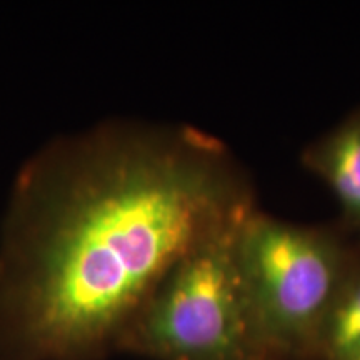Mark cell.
<instances>
[{
  "instance_id": "1",
  "label": "cell",
  "mask_w": 360,
  "mask_h": 360,
  "mask_svg": "<svg viewBox=\"0 0 360 360\" xmlns=\"http://www.w3.org/2000/svg\"><path fill=\"white\" fill-rule=\"evenodd\" d=\"M254 209L227 148L107 120L25 160L0 225V360H103L150 292Z\"/></svg>"
},
{
  "instance_id": "2",
  "label": "cell",
  "mask_w": 360,
  "mask_h": 360,
  "mask_svg": "<svg viewBox=\"0 0 360 360\" xmlns=\"http://www.w3.org/2000/svg\"><path fill=\"white\" fill-rule=\"evenodd\" d=\"M247 214L169 269L125 328L117 354L150 360H269L237 260L238 229Z\"/></svg>"
},
{
  "instance_id": "3",
  "label": "cell",
  "mask_w": 360,
  "mask_h": 360,
  "mask_svg": "<svg viewBox=\"0 0 360 360\" xmlns=\"http://www.w3.org/2000/svg\"><path fill=\"white\" fill-rule=\"evenodd\" d=\"M237 260L265 357H310L315 337L355 260L314 229L252 209L238 229Z\"/></svg>"
},
{
  "instance_id": "4",
  "label": "cell",
  "mask_w": 360,
  "mask_h": 360,
  "mask_svg": "<svg viewBox=\"0 0 360 360\" xmlns=\"http://www.w3.org/2000/svg\"><path fill=\"white\" fill-rule=\"evenodd\" d=\"M305 162L360 224V114L310 148Z\"/></svg>"
},
{
  "instance_id": "5",
  "label": "cell",
  "mask_w": 360,
  "mask_h": 360,
  "mask_svg": "<svg viewBox=\"0 0 360 360\" xmlns=\"http://www.w3.org/2000/svg\"><path fill=\"white\" fill-rule=\"evenodd\" d=\"M310 355L319 360H354L360 355V262H355L326 317Z\"/></svg>"
},
{
  "instance_id": "6",
  "label": "cell",
  "mask_w": 360,
  "mask_h": 360,
  "mask_svg": "<svg viewBox=\"0 0 360 360\" xmlns=\"http://www.w3.org/2000/svg\"><path fill=\"white\" fill-rule=\"evenodd\" d=\"M354 360H360V355H359V357H355V359H354Z\"/></svg>"
}]
</instances>
